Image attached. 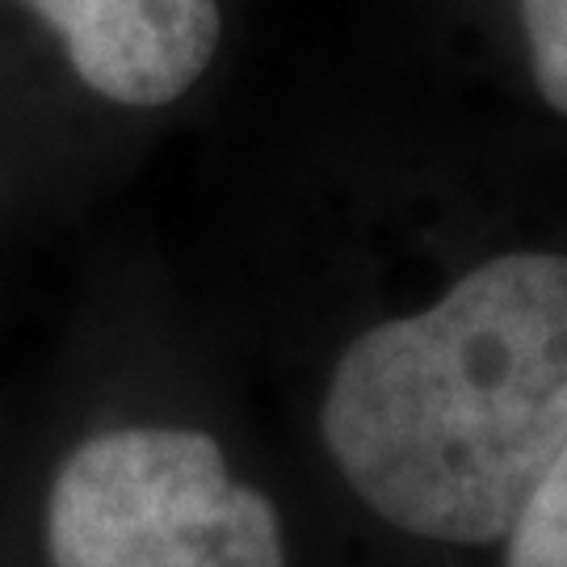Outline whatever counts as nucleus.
Instances as JSON below:
<instances>
[{
    "mask_svg": "<svg viewBox=\"0 0 567 567\" xmlns=\"http://www.w3.org/2000/svg\"><path fill=\"white\" fill-rule=\"evenodd\" d=\"M425 13L446 72L480 97L466 110L567 131V0H425Z\"/></svg>",
    "mask_w": 567,
    "mask_h": 567,
    "instance_id": "nucleus-4",
    "label": "nucleus"
},
{
    "mask_svg": "<svg viewBox=\"0 0 567 567\" xmlns=\"http://www.w3.org/2000/svg\"><path fill=\"white\" fill-rule=\"evenodd\" d=\"M51 567H286L278 508L194 425L84 437L47 492Z\"/></svg>",
    "mask_w": 567,
    "mask_h": 567,
    "instance_id": "nucleus-2",
    "label": "nucleus"
},
{
    "mask_svg": "<svg viewBox=\"0 0 567 567\" xmlns=\"http://www.w3.org/2000/svg\"><path fill=\"white\" fill-rule=\"evenodd\" d=\"M320 437L400 534L505 543L567 442V248L513 240L341 341Z\"/></svg>",
    "mask_w": 567,
    "mask_h": 567,
    "instance_id": "nucleus-1",
    "label": "nucleus"
},
{
    "mask_svg": "<svg viewBox=\"0 0 567 567\" xmlns=\"http://www.w3.org/2000/svg\"><path fill=\"white\" fill-rule=\"evenodd\" d=\"M63 102L147 135L224 84L248 0H0Z\"/></svg>",
    "mask_w": 567,
    "mask_h": 567,
    "instance_id": "nucleus-3",
    "label": "nucleus"
},
{
    "mask_svg": "<svg viewBox=\"0 0 567 567\" xmlns=\"http://www.w3.org/2000/svg\"><path fill=\"white\" fill-rule=\"evenodd\" d=\"M505 543V567H567V442Z\"/></svg>",
    "mask_w": 567,
    "mask_h": 567,
    "instance_id": "nucleus-5",
    "label": "nucleus"
}]
</instances>
